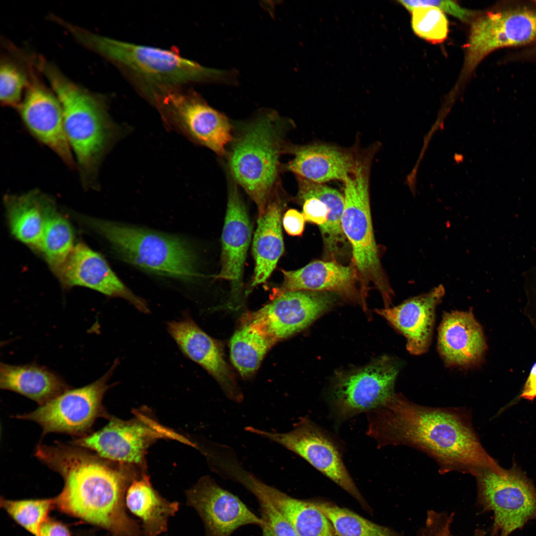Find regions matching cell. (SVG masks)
Returning a JSON list of instances; mask_svg holds the SVG:
<instances>
[{
    "instance_id": "obj_24",
    "label": "cell",
    "mask_w": 536,
    "mask_h": 536,
    "mask_svg": "<svg viewBox=\"0 0 536 536\" xmlns=\"http://www.w3.org/2000/svg\"><path fill=\"white\" fill-rule=\"evenodd\" d=\"M357 147L352 149L325 143L292 148L287 168L297 177L318 183L344 181L355 170Z\"/></svg>"
},
{
    "instance_id": "obj_7",
    "label": "cell",
    "mask_w": 536,
    "mask_h": 536,
    "mask_svg": "<svg viewBox=\"0 0 536 536\" xmlns=\"http://www.w3.org/2000/svg\"><path fill=\"white\" fill-rule=\"evenodd\" d=\"M279 123L270 114L251 123L235 140L229 155L231 172L256 204L258 218L265 212L278 176L282 146Z\"/></svg>"
},
{
    "instance_id": "obj_6",
    "label": "cell",
    "mask_w": 536,
    "mask_h": 536,
    "mask_svg": "<svg viewBox=\"0 0 536 536\" xmlns=\"http://www.w3.org/2000/svg\"><path fill=\"white\" fill-rule=\"evenodd\" d=\"M83 219L128 263L182 280H191L196 275V254L189 243L178 237L108 220Z\"/></svg>"
},
{
    "instance_id": "obj_28",
    "label": "cell",
    "mask_w": 536,
    "mask_h": 536,
    "mask_svg": "<svg viewBox=\"0 0 536 536\" xmlns=\"http://www.w3.org/2000/svg\"><path fill=\"white\" fill-rule=\"evenodd\" d=\"M297 201L302 202L310 198L324 202L330 209L326 223L320 228L328 260L337 261L346 243L341 227V217L344 208V195L324 184L312 182L298 177Z\"/></svg>"
},
{
    "instance_id": "obj_19",
    "label": "cell",
    "mask_w": 536,
    "mask_h": 536,
    "mask_svg": "<svg viewBox=\"0 0 536 536\" xmlns=\"http://www.w3.org/2000/svg\"><path fill=\"white\" fill-rule=\"evenodd\" d=\"M168 334L183 354L207 371L218 382L226 396L240 402L242 393L226 363L218 342L205 333L189 314L166 323Z\"/></svg>"
},
{
    "instance_id": "obj_11",
    "label": "cell",
    "mask_w": 536,
    "mask_h": 536,
    "mask_svg": "<svg viewBox=\"0 0 536 536\" xmlns=\"http://www.w3.org/2000/svg\"><path fill=\"white\" fill-rule=\"evenodd\" d=\"M150 101L164 117L177 124L199 143L219 155L232 140L227 118L209 106L197 93L176 87L154 94Z\"/></svg>"
},
{
    "instance_id": "obj_8",
    "label": "cell",
    "mask_w": 536,
    "mask_h": 536,
    "mask_svg": "<svg viewBox=\"0 0 536 536\" xmlns=\"http://www.w3.org/2000/svg\"><path fill=\"white\" fill-rule=\"evenodd\" d=\"M474 476L478 503L493 513L492 536H508L536 519V489L516 465L500 472L480 469Z\"/></svg>"
},
{
    "instance_id": "obj_42",
    "label": "cell",
    "mask_w": 536,
    "mask_h": 536,
    "mask_svg": "<svg viewBox=\"0 0 536 536\" xmlns=\"http://www.w3.org/2000/svg\"><path fill=\"white\" fill-rule=\"evenodd\" d=\"M40 536H70L65 525L56 520L48 519L42 526Z\"/></svg>"
},
{
    "instance_id": "obj_20",
    "label": "cell",
    "mask_w": 536,
    "mask_h": 536,
    "mask_svg": "<svg viewBox=\"0 0 536 536\" xmlns=\"http://www.w3.org/2000/svg\"><path fill=\"white\" fill-rule=\"evenodd\" d=\"M487 344L472 310L445 312L438 330L437 350L448 367L470 368L484 360Z\"/></svg>"
},
{
    "instance_id": "obj_23",
    "label": "cell",
    "mask_w": 536,
    "mask_h": 536,
    "mask_svg": "<svg viewBox=\"0 0 536 536\" xmlns=\"http://www.w3.org/2000/svg\"><path fill=\"white\" fill-rule=\"evenodd\" d=\"M249 218L236 186L229 190L222 233L221 268L216 276L230 283L234 300L241 291L242 275L251 237Z\"/></svg>"
},
{
    "instance_id": "obj_36",
    "label": "cell",
    "mask_w": 536,
    "mask_h": 536,
    "mask_svg": "<svg viewBox=\"0 0 536 536\" xmlns=\"http://www.w3.org/2000/svg\"><path fill=\"white\" fill-rule=\"evenodd\" d=\"M411 12V26L416 35L433 44L440 43L446 39L448 21L440 9L423 6L413 8Z\"/></svg>"
},
{
    "instance_id": "obj_26",
    "label": "cell",
    "mask_w": 536,
    "mask_h": 536,
    "mask_svg": "<svg viewBox=\"0 0 536 536\" xmlns=\"http://www.w3.org/2000/svg\"><path fill=\"white\" fill-rule=\"evenodd\" d=\"M278 195L272 193L264 214L258 219L253 242L255 261L253 287L268 279L284 251L281 230L283 202Z\"/></svg>"
},
{
    "instance_id": "obj_2",
    "label": "cell",
    "mask_w": 536,
    "mask_h": 536,
    "mask_svg": "<svg viewBox=\"0 0 536 536\" xmlns=\"http://www.w3.org/2000/svg\"><path fill=\"white\" fill-rule=\"evenodd\" d=\"M35 455L64 479L63 490L54 499L61 511L120 536H140L125 511L128 478L123 471L73 444H39Z\"/></svg>"
},
{
    "instance_id": "obj_30",
    "label": "cell",
    "mask_w": 536,
    "mask_h": 536,
    "mask_svg": "<svg viewBox=\"0 0 536 536\" xmlns=\"http://www.w3.org/2000/svg\"><path fill=\"white\" fill-rule=\"evenodd\" d=\"M39 200L44 217L40 252L57 275L74 246L73 232L50 198L40 193Z\"/></svg>"
},
{
    "instance_id": "obj_35",
    "label": "cell",
    "mask_w": 536,
    "mask_h": 536,
    "mask_svg": "<svg viewBox=\"0 0 536 536\" xmlns=\"http://www.w3.org/2000/svg\"><path fill=\"white\" fill-rule=\"evenodd\" d=\"M55 505L54 499H0V505L18 524L34 536H40L42 525Z\"/></svg>"
},
{
    "instance_id": "obj_1",
    "label": "cell",
    "mask_w": 536,
    "mask_h": 536,
    "mask_svg": "<svg viewBox=\"0 0 536 536\" xmlns=\"http://www.w3.org/2000/svg\"><path fill=\"white\" fill-rule=\"evenodd\" d=\"M367 434L380 447L404 445L433 458L441 472L502 469L481 445L468 416L460 410L422 406L394 393L367 413Z\"/></svg>"
},
{
    "instance_id": "obj_12",
    "label": "cell",
    "mask_w": 536,
    "mask_h": 536,
    "mask_svg": "<svg viewBox=\"0 0 536 536\" xmlns=\"http://www.w3.org/2000/svg\"><path fill=\"white\" fill-rule=\"evenodd\" d=\"M246 430L276 443L299 456L363 506H367L343 463L337 445L308 417H302L292 430L285 433L267 431L250 426Z\"/></svg>"
},
{
    "instance_id": "obj_41",
    "label": "cell",
    "mask_w": 536,
    "mask_h": 536,
    "mask_svg": "<svg viewBox=\"0 0 536 536\" xmlns=\"http://www.w3.org/2000/svg\"><path fill=\"white\" fill-rule=\"evenodd\" d=\"M305 218L302 213L289 209L284 214L282 224L285 231L291 236H300L304 229Z\"/></svg>"
},
{
    "instance_id": "obj_21",
    "label": "cell",
    "mask_w": 536,
    "mask_h": 536,
    "mask_svg": "<svg viewBox=\"0 0 536 536\" xmlns=\"http://www.w3.org/2000/svg\"><path fill=\"white\" fill-rule=\"evenodd\" d=\"M442 284L429 292L410 298L400 304L376 309L406 338V348L413 355L425 353L432 341L436 310L445 295Z\"/></svg>"
},
{
    "instance_id": "obj_4",
    "label": "cell",
    "mask_w": 536,
    "mask_h": 536,
    "mask_svg": "<svg viewBox=\"0 0 536 536\" xmlns=\"http://www.w3.org/2000/svg\"><path fill=\"white\" fill-rule=\"evenodd\" d=\"M71 35L118 68L148 99L158 91L183 87L213 75L211 69L171 50L114 39L78 26L72 29Z\"/></svg>"
},
{
    "instance_id": "obj_15",
    "label": "cell",
    "mask_w": 536,
    "mask_h": 536,
    "mask_svg": "<svg viewBox=\"0 0 536 536\" xmlns=\"http://www.w3.org/2000/svg\"><path fill=\"white\" fill-rule=\"evenodd\" d=\"M330 292L295 291L278 295L248 317L274 344L303 330L335 302Z\"/></svg>"
},
{
    "instance_id": "obj_29",
    "label": "cell",
    "mask_w": 536,
    "mask_h": 536,
    "mask_svg": "<svg viewBox=\"0 0 536 536\" xmlns=\"http://www.w3.org/2000/svg\"><path fill=\"white\" fill-rule=\"evenodd\" d=\"M4 202L13 235L32 249L40 251L44 217L39 192L6 195Z\"/></svg>"
},
{
    "instance_id": "obj_22",
    "label": "cell",
    "mask_w": 536,
    "mask_h": 536,
    "mask_svg": "<svg viewBox=\"0 0 536 536\" xmlns=\"http://www.w3.org/2000/svg\"><path fill=\"white\" fill-rule=\"evenodd\" d=\"M281 272L283 280L276 296L295 291L327 292L362 304L358 274L352 263L346 266L336 261L317 260L297 270Z\"/></svg>"
},
{
    "instance_id": "obj_5",
    "label": "cell",
    "mask_w": 536,
    "mask_h": 536,
    "mask_svg": "<svg viewBox=\"0 0 536 536\" xmlns=\"http://www.w3.org/2000/svg\"><path fill=\"white\" fill-rule=\"evenodd\" d=\"M376 152L371 147L359 150L354 171L343 181L341 227L351 247L352 263L357 272L363 306H366L368 291L373 286L381 294L385 307H389L394 293L381 264L370 202L371 168Z\"/></svg>"
},
{
    "instance_id": "obj_10",
    "label": "cell",
    "mask_w": 536,
    "mask_h": 536,
    "mask_svg": "<svg viewBox=\"0 0 536 536\" xmlns=\"http://www.w3.org/2000/svg\"><path fill=\"white\" fill-rule=\"evenodd\" d=\"M119 363L117 359L101 377L85 386L68 389L34 411L15 416L38 423L43 436L50 433L78 437L88 435L97 418L105 415L103 397L112 387L108 382Z\"/></svg>"
},
{
    "instance_id": "obj_25",
    "label": "cell",
    "mask_w": 536,
    "mask_h": 536,
    "mask_svg": "<svg viewBox=\"0 0 536 536\" xmlns=\"http://www.w3.org/2000/svg\"><path fill=\"white\" fill-rule=\"evenodd\" d=\"M247 483L261 491L291 524L298 536H335L327 517L314 502L294 498L269 485L253 473Z\"/></svg>"
},
{
    "instance_id": "obj_39",
    "label": "cell",
    "mask_w": 536,
    "mask_h": 536,
    "mask_svg": "<svg viewBox=\"0 0 536 536\" xmlns=\"http://www.w3.org/2000/svg\"><path fill=\"white\" fill-rule=\"evenodd\" d=\"M454 514L449 515L434 511L427 513L424 527L419 536H450Z\"/></svg>"
},
{
    "instance_id": "obj_13",
    "label": "cell",
    "mask_w": 536,
    "mask_h": 536,
    "mask_svg": "<svg viewBox=\"0 0 536 536\" xmlns=\"http://www.w3.org/2000/svg\"><path fill=\"white\" fill-rule=\"evenodd\" d=\"M536 39V11L516 8L488 12L474 20L465 45L460 83L488 54L499 48L517 46Z\"/></svg>"
},
{
    "instance_id": "obj_17",
    "label": "cell",
    "mask_w": 536,
    "mask_h": 536,
    "mask_svg": "<svg viewBox=\"0 0 536 536\" xmlns=\"http://www.w3.org/2000/svg\"><path fill=\"white\" fill-rule=\"evenodd\" d=\"M190 504L201 517L208 536H231L240 527L264 521L236 496L210 476L201 478L188 493Z\"/></svg>"
},
{
    "instance_id": "obj_44",
    "label": "cell",
    "mask_w": 536,
    "mask_h": 536,
    "mask_svg": "<svg viewBox=\"0 0 536 536\" xmlns=\"http://www.w3.org/2000/svg\"><path fill=\"white\" fill-rule=\"evenodd\" d=\"M450 536H454L451 534ZM473 536H486L485 532L482 530L477 529L474 532Z\"/></svg>"
},
{
    "instance_id": "obj_18",
    "label": "cell",
    "mask_w": 536,
    "mask_h": 536,
    "mask_svg": "<svg viewBox=\"0 0 536 536\" xmlns=\"http://www.w3.org/2000/svg\"><path fill=\"white\" fill-rule=\"evenodd\" d=\"M57 276L65 286L86 287L122 298L141 313H150L146 301L123 283L100 254L84 244L74 246Z\"/></svg>"
},
{
    "instance_id": "obj_32",
    "label": "cell",
    "mask_w": 536,
    "mask_h": 536,
    "mask_svg": "<svg viewBox=\"0 0 536 536\" xmlns=\"http://www.w3.org/2000/svg\"><path fill=\"white\" fill-rule=\"evenodd\" d=\"M272 342L259 329L247 321L230 340V357L240 375L248 377L259 367Z\"/></svg>"
},
{
    "instance_id": "obj_31",
    "label": "cell",
    "mask_w": 536,
    "mask_h": 536,
    "mask_svg": "<svg viewBox=\"0 0 536 536\" xmlns=\"http://www.w3.org/2000/svg\"><path fill=\"white\" fill-rule=\"evenodd\" d=\"M126 502L129 509L142 520L150 536L164 532L168 518L178 508V503L169 502L160 496L147 477L132 482L127 492Z\"/></svg>"
},
{
    "instance_id": "obj_37",
    "label": "cell",
    "mask_w": 536,
    "mask_h": 536,
    "mask_svg": "<svg viewBox=\"0 0 536 536\" xmlns=\"http://www.w3.org/2000/svg\"><path fill=\"white\" fill-rule=\"evenodd\" d=\"M243 486L256 497L259 504L260 517L264 521L261 536H298L291 524L261 491L250 485Z\"/></svg>"
},
{
    "instance_id": "obj_43",
    "label": "cell",
    "mask_w": 536,
    "mask_h": 536,
    "mask_svg": "<svg viewBox=\"0 0 536 536\" xmlns=\"http://www.w3.org/2000/svg\"><path fill=\"white\" fill-rule=\"evenodd\" d=\"M521 397L529 400H533L536 397V362L531 370Z\"/></svg>"
},
{
    "instance_id": "obj_40",
    "label": "cell",
    "mask_w": 536,
    "mask_h": 536,
    "mask_svg": "<svg viewBox=\"0 0 536 536\" xmlns=\"http://www.w3.org/2000/svg\"><path fill=\"white\" fill-rule=\"evenodd\" d=\"M301 204L306 221L318 225L320 228L326 223L330 209L324 202L315 198H310Z\"/></svg>"
},
{
    "instance_id": "obj_34",
    "label": "cell",
    "mask_w": 536,
    "mask_h": 536,
    "mask_svg": "<svg viewBox=\"0 0 536 536\" xmlns=\"http://www.w3.org/2000/svg\"><path fill=\"white\" fill-rule=\"evenodd\" d=\"M331 522L337 536H399L350 510L327 502H314Z\"/></svg>"
},
{
    "instance_id": "obj_16",
    "label": "cell",
    "mask_w": 536,
    "mask_h": 536,
    "mask_svg": "<svg viewBox=\"0 0 536 536\" xmlns=\"http://www.w3.org/2000/svg\"><path fill=\"white\" fill-rule=\"evenodd\" d=\"M140 417L131 421L112 418L102 429L75 439L72 444L88 449L109 461L139 463L154 440L175 437L155 422Z\"/></svg>"
},
{
    "instance_id": "obj_14",
    "label": "cell",
    "mask_w": 536,
    "mask_h": 536,
    "mask_svg": "<svg viewBox=\"0 0 536 536\" xmlns=\"http://www.w3.org/2000/svg\"><path fill=\"white\" fill-rule=\"evenodd\" d=\"M29 81L17 109L31 134L53 151L68 167H76L64 124L62 107L58 97L43 82L35 65L28 67Z\"/></svg>"
},
{
    "instance_id": "obj_9",
    "label": "cell",
    "mask_w": 536,
    "mask_h": 536,
    "mask_svg": "<svg viewBox=\"0 0 536 536\" xmlns=\"http://www.w3.org/2000/svg\"><path fill=\"white\" fill-rule=\"evenodd\" d=\"M402 364L384 356L360 369L340 373L328 394L331 413L338 422L380 406L395 393Z\"/></svg>"
},
{
    "instance_id": "obj_38",
    "label": "cell",
    "mask_w": 536,
    "mask_h": 536,
    "mask_svg": "<svg viewBox=\"0 0 536 536\" xmlns=\"http://www.w3.org/2000/svg\"><path fill=\"white\" fill-rule=\"evenodd\" d=\"M408 11L417 7L432 6L438 8L443 12L450 14L460 20L467 22L472 17L474 12L460 6L450 0H399L398 1Z\"/></svg>"
},
{
    "instance_id": "obj_3",
    "label": "cell",
    "mask_w": 536,
    "mask_h": 536,
    "mask_svg": "<svg viewBox=\"0 0 536 536\" xmlns=\"http://www.w3.org/2000/svg\"><path fill=\"white\" fill-rule=\"evenodd\" d=\"M39 68L61 104L66 136L82 186L96 188L100 165L115 134L106 99L73 82L44 59Z\"/></svg>"
},
{
    "instance_id": "obj_27",
    "label": "cell",
    "mask_w": 536,
    "mask_h": 536,
    "mask_svg": "<svg viewBox=\"0 0 536 536\" xmlns=\"http://www.w3.org/2000/svg\"><path fill=\"white\" fill-rule=\"evenodd\" d=\"M1 389L22 395L42 405L69 389L52 371L33 364L0 366Z\"/></svg>"
},
{
    "instance_id": "obj_33",
    "label": "cell",
    "mask_w": 536,
    "mask_h": 536,
    "mask_svg": "<svg viewBox=\"0 0 536 536\" xmlns=\"http://www.w3.org/2000/svg\"><path fill=\"white\" fill-rule=\"evenodd\" d=\"M9 45L7 47L14 57L1 59L0 101L3 106L18 109L29 83L28 68L25 54Z\"/></svg>"
}]
</instances>
